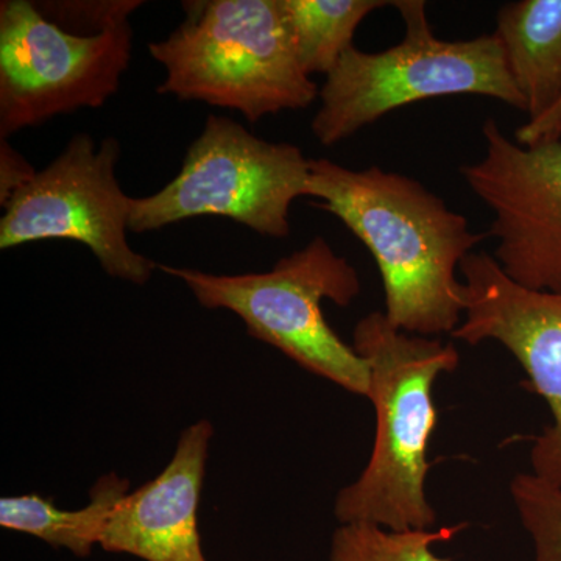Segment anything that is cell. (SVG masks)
<instances>
[{
    "instance_id": "8",
    "label": "cell",
    "mask_w": 561,
    "mask_h": 561,
    "mask_svg": "<svg viewBox=\"0 0 561 561\" xmlns=\"http://www.w3.org/2000/svg\"><path fill=\"white\" fill-rule=\"evenodd\" d=\"M119 158L116 139L98 147L87 133L73 136L60 157L2 205L0 249L68 239L87 245L113 278L146 284L158 265L127 241L133 198L116 179Z\"/></svg>"
},
{
    "instance_id": "14",
    "label": "cell",
    "mask_w": 561,
    "mask_h": 561,
    "mask_svg": "<svg viewBox=\"0 0 561 561\" xmlns=\"http://www.w3.org/2000/svg\"><path fill=\"white\" fill-rule=\"evenodd\" d=\"M381 0H283L284 18L300 66L309 77H327L354 47L357 28Z\"/></svg>"
},
{
    "instance_id": "9",
    "label": "cell",
    "mask_w": 561,
    "mask_h": 561,
    "mask_svg": "<svg viewBox=\"0 0 561 561\" xmlns=\"http://www.w3.org/2000/svg\"><path fill=\"white\" fill-rule=\"evenodd\" d=\"M482 136V160L460 175L493 214L494 260L519 286L561 290V138L523 146L493 117Z\"/></svg>"
},
{
    "instance_id": "12",
    "label": "cell",
    "mask_w": 561,
    "mask_h": 561,
    "mask_svg": "<svg viewBox=\"0 0 561 561\" xmlns=\"http://www.w3.org/2000/svg\"><path fill=\"white\" fill-rule=\"evenodd\" d=\"M529 121L561 99V0H518L497 11L496 31Z\"/></svg>"
},
{
    "instance_id": "5",
    "label": "cell",
    "mask_w": 561,
    "mask_h": 561,
    "mask_svg": "<svg viewBox=\"0 0 561 561\" xmlns=\"http://www.w3.org/2000/svg\"><path fill=\"white\" fill-rule=\"evenodd\" d=\"M158 267L183 280L203 308L234 312L257 341L275 346L305 370L368 398L367 360L335 334L321 308L323 300L348 308L360 295L359 273L327 239L317 236L264 273L213 275Z\"/></svg>"
},
{
    "instance_id": "15",
    "label": "cell",
    "mask_w": 561,
    "mask_h": 561,
    "mask_svg": "<svg viewBox=\"0 0 561 561\" xmlns=\"http://www.w3.org/2000/svg\"><path fill=\"white\" fill-rule=\"evenodd\" d=\"M467 524L442 529L389 530L378 524H342L332 535L331 561H449L435 556V542L451 540Z\"/></svg>"
},
{
    "instance_id": "6",
    "label": "cell",
    "mask_w": 561,
    "mask_h": 561,
    "mask_svg": "<svg viewBox=\"0 0 561 561\" xmlns=\"http://www.w3.org/2000/svg\"><path fill=\"white\" fill-rule=\"evenodd\" d=\"M311 158L268 142L230 117L210 114L179 175L157 194L133 198L128 228L158 231L195 217H225L265 238L290 234V206L306 197Z\"/></svg>"
},
{
    "instance_id": "18",
    "label": "cell",
    "mask_w": 561,
    "mask_h": 561,
    "mask_svg": "<svg viewBox=\"0 0 561 561\" xmlns=\"http://www.w3.org/2000/svg\"><path fill=\"white\" fill-rule=\"evenodd\" d=\"M561 138V99L538 119L527 121L515 131L516 142L523 146Z\"/></svg>"
},
{
    "instance_id": "2",
    "label": "cell",
    "mask_w": 561,
    "mask_h": 561,
    "mask_svg": "<svg viewBox=\"0 0 561 561\" xmlns=\"http://www.w3.org/2000/svg\"><path fill=\"white\" fill-rule=\"evenodd\" d=\"M353 346L370 367L376 437L359 479L339 493L335 516L342 524L389 530L431 529L437 515L424 485L437 426L434 386L443 373L457 370L459 351L440 339L397 330L383 312L368 313L356 324Z\"/></svg>"
},
{
    "instance_id": "4",
    "label": "cell",
    "mask_w": 561,
    "mask_h": 561,
    "mask_svg": "<svg viewBox=\"0 0 561 561\" xmlns=\"http://www.w3.org/2000/svg\"><path fill=\"white\" fill-rule=\"evenodd\" d=\"M404 38L382 51L346 50L320 88L312 133L321 146L342 140L383 116L430 99L483 95L526 113L494 33L465 41L437 38L423 0H394Z\"/></svg>"
},
{
    "instance_id": "16",
    "label": "cell",
    "mask_w": 561,
    "mask_h": 561,
    "mask_svg": "<svg viewBox=\"0 0 561 561\" xmlns=\"http://www.w3.org/2000/svg\"><path fill=\"white\" fill-rule=\"evenodd\" d=\"M519 522L530 535L535 561H561V489L531 472H519L511 483Z\"/></svg>"
},
{
    "instance_id": "7",
    "label": "cell",
    "mask_w": 561,
    "mask_h": 561,
    "mask_svg": "<svg viewBox=\"0 0 561 561\" xmlns=\"http://www.w3.org/2000/svg\"><path fill=\"white\" fill-rule=\"evenodd\" d=\"M130 20L102 32L62 27L28 0L0 3V136L101 108L131 61Z\"/></svg>"
},
{
    "instance_id": "17",
    "label": "cell",
    "mask_w": 561,
    "mask_h": 561,
    "mask_svg": "<svg viewBox=\"0 0 561 561\" xmlns=\"http://www.w3.org/2000/svg\"><path fill=\"white\" fill-rule=\"evenodd\" d=\"M35 169L28 164L18 151L11 149L10 144L2 139L0 146V203L7 201L28 180L35 176Z\"/></svg>"
},
{
    "instance_id": "10",
    "label": "cell",
    "mask_w": 561,
    "mask_h": 561,
    "mask_svg": "<svg viewBox=\"0 0 561 561\" xmlns=\"http://www.w3.org/2000/svg\"><path fill=\"white\" fill-rule=\"evenodd\" d=\"M459 273L463 320L453 337L501 343L522 364L552 415L531 446V474L561 489V290L519 286L486 251L468 254Z\"/></svg>"
},
{
    "instance_id": "1",
    "label": "cell",
    "mask_w": 561,
    "mask_h": 561,
    "mask_svg": "<svg viewBox=\"0 0 561 561\" xmlns=\"http://www.w3.org/2000/svg\"><path fill=\"white\" fill-rule=\"evenodd\" d=\"M312 206L337 217L370 251L383 287V316L421 337L451 334L463 320L461 261L489 231L472 230L423 183L381 168L311 160Z\"/></svg>"
},
{
    "instance_id": "3",
    "label": "cell",
    "mask_w": 561,
    "mask_h": 561,
    "mask_svg": "<svg viewBox=\"0 0 561 561\" xmlns=\"http://www.w3.org/2000/svg\"><path fill=\"white\" fill-rule=\"evenodd\" d=\"M168 39L150 43L162 95L239 111L251 124L305 110L320 88L302 70L283 0H192Z\"/></svg>"
},
{
    "instance_id": "13",
    "label": "cell",
    "mask_w": 561,
    "mask_h": 561,
    "mask_svg": "<svg viewBox=\"0 0 561 561\" xmlns=\"http://www.w3.org/2000/svg\"><path fill=\"white\" fill-rule=\"evenodd\" d=\"M128 486L127 479L105 476L92 489L90 504L80 511H62L51 497L36 493L2 497L0 526L33 535L54 548L68 549L77 557H88L94 545H101L111 513L127 496Z\"/></svg>"
},
{
    "instance_id": "11",
    "label": "cell",
    "mask_w": 561,
    "mask_h": 561,
    "mask_svg": "<svg viewBox=\"0 0 561 561\" xmlns=\"http://www.w3.org/2000/svg\"><path fill=\"white\" fill-rule=\"evenodd\" d=\"M210 437L209 421L187 427L164 471L117 504L99 546L146 561H206L197 512Z\"/></svg>"
}]
</instances>
